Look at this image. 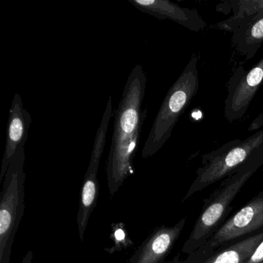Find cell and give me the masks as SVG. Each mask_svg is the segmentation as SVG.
<instances>
[{"label": "cell", "instance_id": "4fadbf2b", "mask_svg": "<svg viewBox=\"0 0 263 263\" xmlns=\"http://www.w3.org/2000/svg\"><path fill=\"white\" fill-rule=\"evenodd\" d=\"M262 239L263 232L253 234L226 247L217 249L209 258L199 263H244Z\"/></svg>", "mask_w": 263, "mask_h": 263}, {"label": "cell", "instance_id": "8992f818", "mask_svg": "<svg viewBox=\"0 0 263 263\" xmlns=\"http://www.w3.org/2000/svg\"><path fill=\"white\" fill-rule=\"evenodd\" d=\"M113 115V103H112L111 96H110L107 101L101 124L97 132L88 168L84 175V181L81 187L79 211L78 214V231H79L80 238L81 240L84 239V232L88 224L89 218L96 206L98 195H99L98 169H99L101 157L104 153V147H105L109 124Z\"/></svg>", "mask_w": 263, "mask_h": 263}, {"label": "cell", "instance_id": "9c48e42d", "mask_svg": "<svg viewBox=\"0 0 263 263\" xmlns=\"http://www.w3.org/2000/svg\"><path fill=\"white\" fill-rule=\"evenodd\" d=\"M127 2L143 13L160 21L171 20L191 31H202L207 25L196 9L182 7L168 0H127Z\"/></svg>", "mask_w": 263, "mask_h": 263}, {"label": "cell", "instance_id": "6da1fadb", "mask_svg": "<svg viewBox=\"0 0 263 263\" xmlns=\"http://www.w3.org/2000/svg\"><path fill=\"white\" fill-rule=\"evenodd\" d=\"M146 85L144 69L138 64L127 78L115 111L111 144L106 165L110 195H115L134 172L133 161L147 116V110L142 109Z\"/></svg>", "mask_w": 263, "mask_h": 263}, {"label": "cell", "instance_id": "5bb4252c", "mask_svg": "<svg viewBox=\"0 0 263 263\" xmlns=\"http://www.w3.org/2000/svg\"><path fill=\"white\" fill-rule=\"evenodd\" d=\"M229 8L233 12V16L226 20L227 22H235L246 18L252 17L263 12V0H237L226 1L218 4L216 10Z\"/></svg>", "mask_w": 263, "mask_h": 263}, {"label": "cell", "instance_id": "3957f363", "mask_svg": "<svg viewBox=\"0 0 263 263\" xmlns=\"http://www.w3.org/2000/svg\"><path fill=\"white\" fill-rule=\"evenodd\" d=\"M198 88V58L193 54L179 78L169 89L161 104L144 144L143 158H150L162 148L170 138L180 117L196 95Z\"/></svg>", "mask_w": 263, "mask_h": 263}, {"label": "cell", "instance_id": "e0dca14e", "mask_svg": "<svg viewBox=\"0 0 263 263\" xmlns=\"http://www.w3.org/2000/svg\"><path fill=\"white\" fill-rule=\"evenodd\" d=\"M32 258H33V252L30 251V252H28V253L26 255V256L24 257L22 263H31Z\"/></svg>", "mask_w": 263, "mask_h": 263}, {"label": "cell", "instance_id": "277c9868", "mask_svg": "<svg viewBox=\"0 0 263 263\" xmlns=\"http://www.w3.org/2000/svg\"><path fill=\"white\" fill-rule=\"evenodd\" d=\"M263 155V128L245 140L229 141L201 157V166L183 201L232 175L251 160Z\"/></svg>", "mask_w": 263, "mask_h": 263}, {"label": "cell", "instance_id": "5b68a950", "mask_svg": "<svg viewBox=\"0 0 263 263\" xmlns=\"http://www.w3.org/2000/svg\"><path fill=\"white\" fill-rule=\"evenodd\" d=\"M25 147L7 169L0 199V263H10L15 235L25 211Z\"/></svg>", "mask_w": 263, "mask_h": 263}, {"label": "cell", "instance_id": "9a60e30c", "mask_svg": "<svg viewBox=\"0 0 263 263\" xmlns=\"http://www.w3.org/2000/svg\"><path fill=\"white\" fill-rule=\"evenodd\" d=\"M110 238L113 240L114 246L111 248L105 249V251L110 254L116 252H121L133 245V241L129 236L128 232L126 229L125 224L122 222L112 224L111 233Z\"/></svg>", "mask_w": 263, "mask_h": 263}, {"label": "cell", "instance_id": "30bf717a", "mask_svg": "<svg viewBox=\"0 0 263 263\" xmlns=\"http://www.w3.org/2000/svg\"><path fill=\"white\" fill-rule=\"evenodd\" d=\"M215 27L232 32V44L246 61L252 59L262 45L263 12L235 22L223 21L215 24Z\"/></svg>", "mask_w": 263, "mask_h": 263}, {"label": "cell", "instance_id": "2e32d148", "mask_svg": "<svg viewBox=\"0 0 263 263\" xmlns=\"http://www.w3.org/2000/svg\"><path fill=\"white\" fill-rule=\"evenodd\" d=\"M244 263H263V239L260 241L252 255Z\"/></svg>", "mask_w": 263, "mask_h": 263}, {"label": "cell", "instance_id": "7a4b0ae2", "mask_svg": "<svg viewBox=\"0 0 263 263\" xmlns=\"http://www.w3.org/2000/svg\"><path fill=\"white\" fill-rule=\"evenodd\" d=\"M262 164L263 155L251 160L228 177L218 189L204 200L202 210L186 241L184 250L189 253H195L210 239L221 226L230 210V204L234 198L246 181Z\"/></svg>", "mask_w": 263, "mask_h": 263}, {"label": "cell", "instance_id": "7c38bea8", "mask_svg": "<svg viewBox=\"0 0 263 263\" xmlns=\"http://www.w3.org/2000/svg\"><path fill=\"white\" fill-rule=\"evenodd\" d=\"M185 221V218H183L175 226H162L157 229L144 243L136 263H159L162 261L178 239Z\"/></svg>", "mask_w": 263, "mask_h": 263}, {"label": "cell", "instance_id": "ba28073f", "mask_svg": "<svg viewBox=\"0 0 263 263\" xmlns=\"http://www.w3.org/2000/svg\"><path fill=\"white\" fill-rule=\"evenodd\" d=\"M263 84V58L250 70L238 67L227 83L228 95L224 101V117L228 121L241 119L254 97Z\"/></svg>", "mask_w": 263, "mask_h": 263}, {"label": "cell", "instance_id": "8fae6325", "mask_svg": "<svg viewBox=\"0 0 263 263\" xmlns=\"http://www.w3.org/2000/svg\"><path fill=\"white\" fill-rule=\"evenodd\" d=\"M31 123V115L24 108L21 95L16 93L9 113L7 144L3 158L0 181L4 180L15 154L21 147H25Z\"/></svg>", "mask_w": 263, "mask_h": 263}, {"label": "cell", "instance_id": "52a82bcc", "mask_svg": "<svg viewBox=\"0 0 263 263\" xmlns=\"http://www.w3.org/2000/svg\"><path fill=\"white\" fill-rule=\"evenodd\" d=\"M260 232H263V191L224 221L210 239L193 254L207 255L237 238Z\"/></svg>", "mask_w": 263, "mask_h": 263}]
</instances>
